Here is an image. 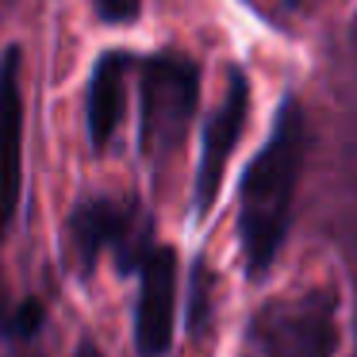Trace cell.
Returning a JSON list of instances; mask_svg holds the SVG:
<instances>
[{
    "label": "cell",
    "instance_id": "cell-9",
    "mask_svg": "<svg viewBox=\"0 0 357 357\" xmlns=\"http://www.w3.org/2000/svg\"><path fill=\"white\" fill-rule=\"evenodd\" d=\"M204 319H208V269H204V265H196L192 303H188V326H192V331H204Z\"/></svg>",
    "mask_w": 357,
    "mask_h": 357
},
{
    "label": "cell",
    "instance_id": "cell-8",
    "mask_svg": "<svg viewBox=\"0 0 357 357\" xmlns=\"http://www.w3.org/2000/svg\"><path fill=\"white\" fill-rule=\"evenodd\" d=\"M127 70L131 58L112 50L96 62L93 81H89V135L93 146L104 150L116 135L119 119H123V104H127Z\"/></svg>",
    "mask_w": 357,
    "mask_h": 357
},
{
    "label": "cell",
    "instance_id": "cell-3",
    "mask_svg": "<svg viewBox=\"0 0 357 357\" xmlns=\"http://www.w3.org/2000/svg\"><path fill=\"white\" fill-rule=\"evenodd\" d=\"M334 311V292L269 300L250 323V342L261 357H331L338 346Z\"/></svg>",
    "mask_w": 357,
    "mask_h": 357
},
{
    "label": "cell",
    "instance_id": "cell-6",
    "mask_svg": "<svg viewBox=\"0 0 357 357\" xmlns=\"http://www.w3.org/2000/svg\"><path fill=\"white\" fill-rule=\"evenodd\" d=\"M173 300H177V254L150 246L139 261V307L135 346L142 357H162L173 346Z\"/></svg>",
    "mask_w": 357,
    "mask_h": 357
},
{
    "label": "cell",
    "instance_id": "cell-11",
    "mask_svg": "<svg viewBox=\"0 0 357 357\" xmlns=\"http://www.w3.org/2000/svg\"><path fill=\"white\" fill-rule=\"evenodd\" d=\"M77 357H96V349H93V346H89V342H85V346L77 349Z\"/></svg>",
    "mask_w": 357,
    "mask_h": 357
},
{
    "label": "cell",
    "instance_id": "cell-7",
    "mask_svg": "<svg viewBox=\"0 0 357 357\" xmlns=\"http://www.w3.org/2000/svg\"><path fill=\"white\" fill-rule=\"evenodd\" d=\"M24 181V96H20V50L12 47L0 66V242L20 204Z\"/></svg>",
    "mask_w": 357,
    "mask_h": 357
},
{
    "label": "cell",
    "instance_id": "cell-1",
    "mask_svg": "<svg viewBox=\"0 0 357 357\" xmlns=\"http://www.w3.org/2000/svg\"><path fill=\"white\" fill-rule=\"evenodd\" d=\"M303 150H307L303 112L288 96V100H280L269 142L246 165L238 192V238L250 277L269 273V265L277 261V250L288 234V219H292V196L300 185Z\"/></svg>",
    "mask_w": 357,
    "mask_h": 357
},
{
    "label": "cell",
    "instance_id": "cell-4",
    "mask_svg": "<svg viewBox=\"0 0 357 357\" xmlns=\"http://www.w3.org/2000/svg\"><path fill=\"white\" fill-rule=\"evenodd\" d=\"M66 238L77 257L81 269H93L96 257L112 250L119 269H139L142 254L150 250V227L139 215V208L127 200H112V196H96L73 208L70 223H66Z\"/></svg>",
    "mask_w": 357,
    "mask_h": 357
},
{
    "label": "cell",
    "instance_id": "cell-10",
    "mask_svg": "<svg viewBox=\"0 0 357 357\" xmlns=\"http://www.w3.org/2000/svg\"><path fill=\"white\" fill-rule=\"evenodd\" d=\"M96 16L108 24H127L139 16V0H96Z\"/></svg>",
    "mask_w": 357,
    "mask_h": 357
},
{
    "label": "cell",
    "instance_id": "cell-5",
    "mask_svg": "<svg viewBox=\"0 0 357 357\" xmlns=\"http://www.w3.org/2000/svg\"><path fill=\"white\" fill-rule=\"evenodd\" d=\"M250 116V85L246 73L231 70L227 77V93L219 112L211 116V123L204 127V142H200V165H196V215H208L211 204L219 196V185H223L227 162H231L234 146L242 139V127H246Z\"/></svg>",
    "mask_w": 357,
    "mask_h": 357
},
{
    "label": "cell",
    "instance_id": "cell-12",
    "mask_svg": "<svg viewBox=\"0 0 357 357\" xmlns=\"http://www.w3.org/2000/svg\"><path fill=\"white\" fill-rule=\"evenodd\" d=\"M12 357H39V354H31V349H16Z\"/></svg>",
    "mask_w": 357,
    "mask_h": 357
},
{
    "label": "cell",
    "instance_id": "cell-2",
    "mask_svg": "<svg viewBox=\"0 0 357 357\" xmlns=\"http://www.w3.org/2000/svg\"><path fill=\"white\" fill-rule=\"evenodd\" d=\"M196 93L200 73L188 58L158 54L142 62V150L154 162L169 158L185 142L188 127L196 119Z\"/></svg>",
    "mask_w": 357,
    "mask_h": 357
}]
</instances>
